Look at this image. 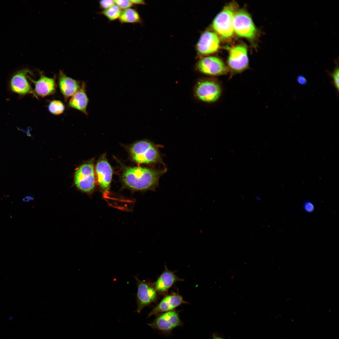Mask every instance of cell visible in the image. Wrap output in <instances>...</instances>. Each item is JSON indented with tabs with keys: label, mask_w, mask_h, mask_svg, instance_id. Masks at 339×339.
Listing matches in <instances>:
<instances>
[{
	"label": "cell",
	"mask_w": 339,
	"mask_h": 339,
	"mask_svg": "<svg viewBox=\"0 0 339 339\" xmlns=\"http://www.w3.org/2000/svg\"><path fill=\"white\" fill-rule=\"evenodd\" d=\"M114 4V0H102L99 2L100 8L103 10L110 8Z\"/></svg>",
	"instance_id": "cb8c5ba5"
},
{
	"label": "cell",
	"mask_w": 339,
	"mask_h": 339,
	"mask_svg": "<svg viewBox=\"0 0 339 339\" xmlns=\"http://www.w3.org/2000/svg\"><path fill=\"white\" fill-rule=\"evenodd\" d=\"M89 101L86 92V85L83 82L80 89L73 96L69 101V106L88 115L87 106Z\"/></svg>",
	"instance_id": "ac0fdd59"
},
{
	"label": "cell",
	"mask_w": 339,
	"mask_h": 339,
	"mask_svg": "<svg viewBox=\"0 0 339 339\" xmlns=\"http://www.w3.org/2000/svg\"><path fill=\"white\" fill-rule=\"evenodd\" d=\"M74 181L76 186L82 191L90 193L94 191L95 178L93 163L84 164L78 168L75 172Z\"/></svg>",
	"instance_id": "8992f818"
},
{
	"label": "cell",
	"mask_w": 339,
	"mask_h": 339,
	"mask_svg": "<svg viewBox=\"0 0 339 339\" xmlns=\"http://www.w3.org/2000/svg\"><path fill=\"white\" fill-rule=\"evenodd\" d=\"M228 65L232 75L241 73L248 68L249 59L247 50L245 46L239 45L230 49Z\"/></svg>",
	"instance_id": "52a82bcc"
},
{
	"label": "cell",
	"mask_w": 339,
	"mask_h": 339,
	"mask_svg": "<svg viewBox=\"0 0 339 339\" xmlns=\"http://www.w3.org/2000/svg\"><path fill=\"white\" fill-rule=\"evenodd\" d=\"M330 75L332 77L333 79V83L335 87L336 88L337 91L338 92L339 91V70L338 65L337 64V66L334 68V69L333 72L332 73H330Z\"/></svg>",
	"instance_id": "7402d4cb"
},
{
	"label": "cell",
	"mask_w": 339,
	"mask_h": 339,
	"mask_svg": "<svg viewBox=\"0 0 339 339\" xmlns=\"http://www.w3.org/2000/svg\"><path fill=\"white\" fill-rule=\"evenodd\" d=\"M304 209L307 212L311 213L314 209L313 204L310 202H307L304 204Z\"/></svg>",
	"instance_id": "d4e9b609"
},
{
	"label": "cell",
	"mask_w": 339,
	"mask_h": 339,
	"mask_svg": "<svg viewBox=\"0 0 339 339\" xmlns=\"http://www.w3.org/2000/svg\"><path fill=\"white\" fill-rule=\"evenodd\" d=\"M119 21L121 24L142 23V19L138 11L136 9L129 8L122 11Z\"/></svg>",
	"instance_id": "d6986e66"
},
{
	"label": "cell",
	"mask_w": 339,
	"mask_h": 339,
	"mask_svg": "<svg viewBox=\"0 0 339 339\" xmlns=\"http://www.w3.org/2000/svg\"><path fill=\"white\" fill-rule=\"evenodd\" d=\"M130 1L133 5H144L145 4V2L143 0H131Z\"/></svg>",
	"instance_id": "4316f807"
},
{
	"label": "cell",
	"mask_w": 339,
	"mask_h": 339,
	"mask_svg": "<svg viewBox=\"0 0 339 339\" xmlns=\"http://www.w3.org/2000/svg\"><path fill=\"white\" fill-rule=\"evenodd\" d=\"M50 112L55 115H59L63 113L65 110L63 104L60 101L53 100L49 103L48 106Z\"/></svg>",
	"instance_id": "44dd1931"
},
{
	"label": "cell",
	"mask_w": 339,
	"mask_h": 339,
	"mask_svg": "<svg viewBox=\"0 0 339 339\" xmlns=\"http://www.w3.org/2000/svg\"><path fill=\"white\" fill-rule=\"evenodd\" d=\"M166 171V168L126 167L123 171L121 181L125 187L133 191H155L160 177Z\"/></svg>",
	"instance_id": "6da1fadb"
},
{
	"label": "cell",
	"mask_w": 339,
	"mask_h": 339,
	"mask_svg": "<svg viewBox=\"0 0 339 339\" xmlns=\"http://www.w3.org/2000/svg\"><path fill=\"white\" fill-rule=\"evenodd\" d=\"M137 312L140 313L146 306L154 302L157 297V291L154 287L146 282L136 278Z\"/></svg>",
	"instance_id": "8fae6325"
},
{
	"label": "cell",
	"mask_w": 339,
	"mask_h": 339,
	"mask_svg": "<svg viewBox=\"0 0 339 339\" xmlns=\"http://www.w3.org/2000/svg\"><path fill=\"white\" fill-rule=\"evenodd\" d=\"M114 3L121 9L131 8L133 5L130 0H114Z\"/></svg>",
	"instance_id": "603a6c76"
},
{
	"label": "cell",
	"mask_w": 339,
	"mask_h": 339,
	"mask_svg": "<svg viewBox=\"0 0 339 339\" xmlns=\"http://www.w3.org/2000/svg\"><path fill=\"white\" fill-rule=\"evenodd\" d=\"M32 73L28 69H23L17 71L13 76L11 80L12 90L20 94H31L34 95V90L28 81V74Z\"/></svg>",
	"instance_id": "7c38bea8"
},
{
	"label": "cell",
	"mask_w": 339,
	"mask_h": 339,
	"mask_svg": "<svg viewBox=\"0 0 339 339\" xmlns=\"http://www.w3.org/2000/svg\"><path fill=\"white\" fill-rule=\"evenodd\" d=\"M129 152L132 160L138 164L162 163L158 148L149 141L145 140L135 142L129 147Z\"/></svg>",
	"instance_id": "7a4b0ae2"
},
{
	"label": "cell",
	"mask_w": 339,
	"mask_h": 339,
	"mask_svg": "<svg viewBox=\"0 0 339 339\" xmlns=\"http://www.w3.org/2000/svg\"><path fill=\"white\" fill-rule=\"evenodd\" d=\"M213 339H223L214 335L213 336Z\"/></svg>",
	"instance_id": "83f0119b"
},
{
	"label": "cell",
	"mask_w": 339,
	"mask_h": 339,
	"mask_svg": "<svg viewBox=\"0 0 339 339\" xmlns=\"http://www.w3.org/2000/svg\"><path fill=\"white\" fill-rule=\"evenodd\" d=\"M220 40L217 34L207 31L203 33L197 43L196 48L202 55H207L216 52L219 48Z\"/></svg>",
	"instance_id": "4fadbf2b"
},
{
	"label": "cell",
	"mask_w": 339,
	"mask_h": 339,
	"mask_svg": "<svg viewBox=\"0 0 339 339\" xmlns=\"http://www.w3.org/2000/svg\"><path fill=\"white\" fill-rule=\"evenodd\" d=\"M174 273L167 268L161 274L154 283V288L157 292L165 293L176 282L183 281Z\"/></svg>",
	"instance_id": "e0dca14e"
},
{
	"label": "cell",
	"mask_w": 339,
	"mask_h": 339,
	"mask_svg": "<svg viewBox=\"0 0 339 339\" xmlns=\"http://www.w3.org/2000/svg\"><path fill=\"white\" fill-rule=\"evenodd\" d=\"M39 73L40 78L37 81L32 79L29 76L28 77L35 85L34 95L36 98L37 96L43 97L54 93L56 89L55 78L48 77L40 71Z\"/></svg>",
	"instance_id": "5bb4252c"
},
{
	"label": "cell",
	"mask_w": 339,
	"mask_h": 339,
	"mask_svg": "<svg viewBox=\"0 0 339 339\" xmlns=\"http://www.w3.org/2000/svg\"><path fill=\"white\" fill-rule=\"evenodd\" d=\"M297 82L300 84L304 85L307 83L306 78L303 75H299L297 78Z\"/></svg>",
	"instance_id": "484cf974"
},
{
	"label": "cell",
	"mask_w": 339,
	"mask_h": 339,
	"mask_svg": "<svg viewBox=\"0 0 339 339\" xmlns=\"http://www.w3.org/2000/svg\"><path fill=\"white\" fill-rule=\"evenodd\" d=\"M186 303L180 295L176 293L171 294L164 298L149 313L148 316L173 310L181 304Z\"/></svg>",
	"instance_id": "9a60e30c"
},
{
	"label": "cell",
	"mask_w": 339,
	"mask_h": 339,
	"mask_svg": "<svg viewBox=\"0 0 339 339\" xmlns=\"http://www.w3.org/2000/svg\"><path fill=\"white\" fill-rule=\"evenodd\" d=\"M238 5L232 2L226 5L216 16L212 23L214 30L222 37L229 39L233 35V19Z\"/></svg>",
	"instance_id": "3957f363"
},
{
	"label": "cell",
	"mask_w": 339,
	"mask_h": 339,
	"mask_svg": "<svg viewBox=\"0 0 339 339\" xmlns=\"http://www.w3.org/2000/svg\"><path fill=\"white\" fill-rule=\"evenodd\" d=\"M182 324L178 313L175 310L159 314L152 322L148 324L152 328L167 334Z\"/></svg>",
	"instance_id": "ba28073f"
},
{
	"label": "cell",
	"mask_w": 339,
	"mask_h": 339,
	"mask_svg": "<svg viewBox=\"0 0 339 339\" xmlns=\"http://www.w3.org/2000/svg\"><path fill=\"white\" fill-rule=\"evenodd\" d=\"M121 12V9L114 4L110 8L103 10L99 13L104 15L109 21H111L119 19Z\"/></svg>",
	"instance_id": "ffe728a7"
},
{
	"label": "cell",
	"mask_w": 339,
	"mask_h": 339,
	"mask_svg": "<svg viewBox=\"0 0 339 339\" xmlns=\"http://www.w3.org/2000/svg\"><path fill=\"white\" fill-rule=\"evenodd\" d=\"M196 67L201 73L207 75L217 76L226 74L228 68L219 58L208 56L203 57L198 62Z\"/></svg>",
	"instance_id": "9c48e42d"
},
{
	"label": "cell",
	"mask_w": 339,
	"mask_h": 339,
	"mask_svg": "<svg viewBox=\"0 0 339 339\" xmlns=\"http://www.w3.org/2000/svg\"><path fill=\"white\" fill-rule=\"evenodd\" d=\"M222 88L216 80L207 79L201 80L196 85L195 94L199 100L206 103L215 102L220 98Z\"/></svg>",
	"instance_id": "5b68a950"
},
{
	"label": "cell",
	"mask_w": 339,
	"mask_h": 339,
	"mask_svg": "<svg viewBox=\"0 0 339 339\" xmlns=\"http://www.w3.org/2000/svg\"><path fill=\"white\" fill-rule=\"evenodd\" d=\"M234 32L238 35L249 39L255 38L257 30L252 20L245 10L240 9L235 12L233 19Z\"/></svg>",
	"instance_id": "277c9868"
},
{
	"label": "cell",
	"mask_w": 339,
	"mask_h": 339,
	"mask_svg": "<svg viewBox=\"0 0 339 339\" xmlns=\"http://www.w3.org/2000/svg\"><path fill=\"white\" fill-rule=\"evenodd\" d=\"M58 80L61 92L65 99L73 96L81 87L78 81L67 76L61 71Z\"/></svg>",
	"instance_id": "2e32d148"
},
{
	"label": "cell",
	"mask_w": 339,
	"mask_h": 339,
	"mask_svg": "<svg viewBox=\"0 0 339 339\" xmlns=\"http://www.w3.org/2000/svg\"><path fill=\"white\" fill-rule=\"evenodd\" d=\"M95 171L101 191L104 194L108 193L110 189L113 172L105 154L100 156L97 163Z\"/></svg>",
	"instance_id": "30bf717a"
}]
</instances>
